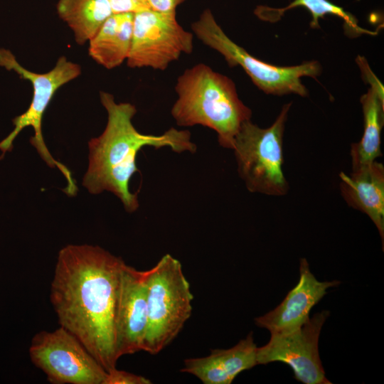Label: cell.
<instances>
[{"label": "cell", "instance_id": "1", "mask_svg": "<svg viewBox=\"0 0 384 384\" xmlns=\"http://www.w3.org/2000/svg\"><path fill=\"white\" fill-rule=\"evenodd\" d=\"M125 262L87 244L60 250L50 300L60 326L74 335L107 372L119 360L114 316L121 270Z\"/></svg>", "mask_w": 384, "mask_h": 384}, {"label": "cell", "instance_id": "10", "mask_svg": "<svg viewBox=\"0 0 384 384\" xmlns=\"http://www.w3.org/2000/svg\"><path fill=\"white\" fill-rule=\"evenodd\" d=\"M330 312L316 313L299 328L285 334H271L269 342L257 347V363L282 362L293 370L297 380L304 384H331L325 375L319 353L321 328Z\"/></svg>", "mask_w": 384, "mask_h": 384}, {"label": "cell", "instance_id": "12", "mask_svg": "<svg viewBox=\"0 0 384 384\" xmlns=\"http://www.w3.org/2000/svg\"><path fill=\"white\" fill-rule=\"evenodd\" d=\"M341 282H319L311 272L305 258L300 259L299 279L282 302L274 309L255 319V324L271 334H285L302 326L311 309L327 294L326 290Z\"/></svg>", "mask_w": 384, "mask_h": 384}, {"label": "cell", "instance_id": "9", "mask_svg": "<svg viewBox=\"0 0 384 384\" xmlns=\"http://www.w3.org/2000/svg\"><path fill=\"white\" fill-rule=\"evenodd\" d=\"M193 50V34L176 19V11L151 9L134 14L131 48L127 59L132 68L165 70L183 54Z\"/></svg>", "mask_w": 384, "mask_h": 384}, {"label": "cell", "instance_id": "8", "mask_svg": "<svg viewBox=\"0 0 384 384\" xmlns=\"http://www.w3.org/2000/svg\"><path fill=\"white\" fill-rule=\"evenodd\" d=\"M29 355L53 384H103L107 374L82 343L62 326L34 335Z\"/></svg>", "mask_w": 384, "mask_h": 384}, {"label": "cell", "instance_id": "11", "mask_svg": "<svg viewBox=\"0 0 384 384\" xmlns=\"http://www.w3.org/2000/svg\"><path fill=\"white\" fill-rule=\"evenodd\" d=\"M149 270L124 264L114 316V344L118 359L142 351L147 326Z\"/></svg>", "mask_w": 384, "mask_h": 384}, {"label": "cell", "instance_id": "4", "mask_svg": "<svg viewBox=\"0 0 384 384\" xmlns=\"http://www.w3.org/2000/svg\"><path fill=\"white\" fill-rule=\"evenodd\" d=\"M193 299L180 261L169 254L164 255L149 270L142 351L158 354L177 336L191 315Z\"/></svg>", "mask_w": 384, "mask_h": 384}, {"label": "cell", "instance_id": "2", "mask_svg": "<svg viewBox=\"0 0 384 384\" xmlns=\"http://www.w3.org/2000/svg\"><path fill=\"white\" fill-rule=\"evenodd\" d=\"M100 102L107 112L103 132L88 142V167L82 185L92 194L104 191L114 193L129 213L139 207L137 193L129 190V182L139 171L137 156L147 146L169 147L176 153H194L196 145L187 130L171 128L161 135L144 134L132 124L136 107L129 102L117 103L114 96L100 92Z\"/></svg>", "mask_w": 384, "mask_h": 384}, {"label": "cell", "instance_id": "17", "mask_svg": "<svg viewBox=\"0 0 384 384\" xmlns=\"http://www.w3.org/2000/svg\"><path fill=\"white\" fill-rule=\"evenodd\" d=\"M57 10L80 45L89 42L113 14L107 0H59Z\"/></svg>", "mask_w": 384, "mask_h": 384}, {"label": "cell", "instance_id": "14", "mask_svg": "<svg viewBox=\"0 0 384 384\" xmlns=\"http://www.w3.org/2000/svg\"><path fill=\"white\" fill-rule=\"evenodd\" d=\"M341 195L347 204L366 213L384 240V167L376 161L352 170L350 175L340 173Z\"/></svg>", "mask_w": 384, "mask_h": 384}, {"label": "cell", "instance_id": "16", "mask_svg": "<svg viewBox=\"0 0 384 384\" xmlns=\"http://www.w3.org/2000/svg\"><path fill=\"white\" fill-rule=\"evenodd\" d=\"M363 113V134L351 145L352 170L370 164L382 156L380 135L383 125L384 95L373 87L361 97Z\"/></svg>", "mask_w": 384, "mask_h": 384}, {"label": "cell", "instance_id": "6", "mask_svg": "<svg viewBox=\"0 0 384 384\" xmlns=\"http://www.w3.org/2000/svg\"><path fill=\"white\" fill-rule=\"evenodd\" d=\"M291 105L292 102L284 105L267 128L245 121L235 137L232 149L238 171L250 192L283 196L288 191L282 171L283 136Z\"/></svg>", "mask_w": 384, "mask_h": 384}, {"label": "cell", "instance_id": "5", "mask_svg": "<svg viewBox=\"0 0 384 384\" xmlns=\"http://www.w3.org/2000/svg\"><path fill=\"white\" fill-rule=\"evenodd\" d=\"M0 66L15 71L21 78L30 81L33 86V97L28 108L13 119L14 130L0 142V150L2 152L0 159L4 158L6 152L12 150L13 142L22 129L31 127L34 135L30 139L31 144L50 167L57 168L64 176L66 179L64 192L70 196H75L78 188L71 171L54 159L46 146L42 132V120L56 91L80 75V66L68 60L66 57L61 56L52 70L45 73H36L23 68L14 55L5 49H0Z\"/></svg>", "mask_w": 384, "mask_h": 384}, {"label": "cell", "instance_id": "18", "mask_svg": "<svg viewBox=\"0 0 384 384\" xmlns=\"http://www.w3.org/2000/svg\"><path fill=\"white\" fill-rule=\"evenodd\" d=\"M298 6L305 8L310 13L311 16L310 26L312 28H319L320 19L327 15H333L343 21L345 31L350 36L376 34L374 31L361 28L353 14L329 0H294L288 6L279 9L261 5L256 7L254 13L262 21L274 23L279 21L287 11Z\"/></svg>", "mask_w": 384, "mask_h": 384}, {"label": "cell", "instance_id": "22", "mask_svg": "<svg viewBox=\"0 0 384 384\" xmlns=\"http://www.w3.org/2000/svg\"><path fill=\"white\" fill-rule=\"evenodd\" d=\"M144 1H146V0H144Z\"/></svg>", "mask_w": 384, "mask_h": 384}, {"label": "cell", "instance_id": "15", "mask_svg": "<svg viewBox=\"0 0 384 384\" xmlns=\"http://www.w3.org/2000/svg\"><path fill=\"white\" fill-rule=\"evenodd\" d=\"M133 13L113 14L89 41L90 56L107 69L127 60L131 48Z\"/></svg>", "mask_w": 384, "mask_h": 384}, {"label": "cell", "instance_id": "13", "mask_svg": "<svg viewBox=\"0 0 384 384\" xmlns=\"http://www.w3.org/2000/svg\"><path fill=\"white\" fill-rule=\"evenodd\" d=\"M257 348L250 332L230 348L213 349L208 356L185 359L180 370L204 384H230L241 372L257 365Z\"/></svg>", "mask_w": 384, "mask_h": 384}, {"label": "cell", "instance_id": "20", "mask_svg": "<svg viewBox=\"0 0 384 384\" xmlns=\"http://www.w3.org/2000/svg\"><path fill=\"white\" fill-rule=\"evenodd\" d=\"M113 14L133 13L150 9L144 0H107Z\"/></svg>", "mask_w": 384, "mask_h": 384}, {"label": "cell", "instance_id": "3", "mask_svg": "<svg viewBox=\"0 0 384 384\" xmlns=\"http://www.w3.org/2000/svg\"><path fill=\"white\" fill-rule=\"evenodd\" d=\"M178 98L171 108L177 125H202L214 130L220 145L233 149L251 110L239 98L234 82L204 63L186 69L177 79Z\"/></svg>", "mask_w": 384, "mask_h": 384}, {"label": "cell", "instance_id": "19", "mask_svg": "<svg viewBox=\"0 0 384 384\" xmlns=\"http://www.w3.org/2000/svg\"><path fill=\"white\" fill-rule=\"evenodd\" d=\"M152 382L139 375H136L117 368L107 372L103 384H151Z\"/></svg>", "mask_w": 384, "mask_h": 384}, {"label": "cell", "instance_id": "7", "mask_svg": "<svg viewBox=\"0 0 384 384\" xmlns=\"http://www.w3.org/2000/svg\"><path fill=\"white\" fill-rule=\"evenodd\" d=\"M191 29L203 44L220 53L229 66L241 67L252 82L267 95L296 94L306 97L308 90L301 78L306 76L316 78L321 71L316 60L284 67L255 58L225 34L208 9L191 24Z\"/></svg>", "mask_w": 384, "mask_h": 384}, {"label": "cell", "instance_id": "21", "mask_svg": "<svg viewBox=\"0 0 384 384\" xmlns=\"http://www.w3.org/2000/svg\"><path fill=\"white\" fill-rule=\"evenodd\" d=\"M184 1L186 0H146L151 9L161 12L174 11Z\"/></svg>", "mask_w": 384, "mask_h": 384}]
</instances>
